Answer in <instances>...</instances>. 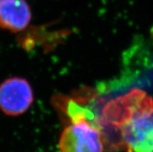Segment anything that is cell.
Masks as SVG:
<instances>
[{
	"label": "cell",
	"mask_w": 153,
	"mask_h": 152,
	"mask_svg": "<svg viewBox=\"0 0 153 152\" xmlns=\"http://www.w3.org/2000/svg\"><path fill=\"white\" fill-rule=\"evenodd\" d=\"M58 147L61 152H104L105 139L98 126L77 119L63 130Z\"/></svg>",
	"instance_id": "7a4b0ae2"
},
{
	"label": "cell",
	"mask_w": 153,
	"mask_h": 152,
	"mask_svg": "<svg viewBox=\"0 0 153 152\" xmlns=\"http://www.w3.org/2000/svg\"><path fill=\"white\" fill-rule=\"evenodd\" d=\"M102 116L100 127L105 124L117 133L114 146L125 152H153V99L145 91L132 89L109 102Z\"/></svg>",
	"instance_id": "6da1fadb"
},
{
	"label": "cell",
	"mask_w": 153,
	"mask_h": 152,
	"mask_svg": "<svg viewBox=\"0 0 153 152\" xmlns=\"http://www.w3.org/2000/svg\"><path fill=\"white\" fill-rule=\"evenodd\" d=\"M31 20L30 7L25 0H0V27L17 33Z\"/></svg>",
	"instance_id": "277c9868"
},
{
	"label": "cell",
	"mask_w": 153,
	"mask_h": 152,
	"mask_svg": "<svg viewBox=\"0 0 153 152\" xmlns=\"http://www.w3.org/2000/svg\"><path fill=\"white\" fill-rule=\"evenodd\" d=\"M33 101V89L25 79L13 77L0 84V110L9 116L25 113Z\"/></svg>",
	"instance_id": "3957f363"
}]
</instances>
